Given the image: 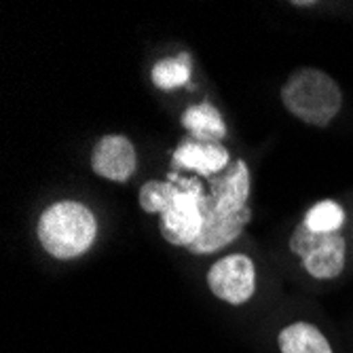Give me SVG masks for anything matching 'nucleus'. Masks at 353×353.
<instances>
[{"mask_svg":"<svg viewBox=\"0 0 353 353\" xmlns=\"http://www.w3.org/2000/svg\"><path fill=\"white\" fill-rule=\"evenodd\" d=\"M205 180L208 192L201 199L203 227L199 237L188 245L192 254L222 250L235 241L252 220V210L248 208L250 170L243 159H235L224 172L208 176Z\"/></svg>","mask_w":353,"mask_h":353,"instance_id":"obj_1","label":"nucleus"},{"mask_svg":"<svg viewBox=\"0 0 353 353\" xmlns=\"http://www.w3.org/2000/svg\"><path fill=\"white\" fill-rule=\"evenodd\" d=\"M205 195L197 176H180L170 172L168 180H148L140 188V208L146 214H159V231L172 245L188 248L201 233V199Z\"/></svg>","mask_w":353,"mask_h":353,"instance_id":"obj_2","label":"nucleus"},{"mask_svg":"<svg viewBox=\"0 0 353 353\" xmlns=\"http://www.w3.org/2000/svg\"><path fill=\"white\" fill-rule=\"evenodd\" d=\"M37 235L45 252L59 261H68L93 245L98 222L87 205L79 201H57L41 214Z\"/></svg>","mask_w":353,"mask_h":353,"instance_id":"obj_3","label":"nucleus"},{"mask_svg":"<svg viewBox=\"0 0 353 353\" xmlns=\"http://www.w3.org/2000/svg\"><path fill=\"white\" fill-rule=\"evenodd\" d=\"M281 102L307 125L326 127L341 110L343 93L339 83L317 68H301L285 81Z\"/></svg>","mask_w":353,"mask_h":353,"instance_id":"obj_4","label":"nucleus"},{"mask_svg":"<svg viewBox=\"0 0 353 353\" xmlns=\"http://www.w3.org/2000/svg\"><path fill=\"white\" fill-rule=\"evenodd\" d=\"M290 252L315 279H334L345 269L347 243L341 233H313L301 222L290 237Z\"/></svg>","mask_w":353,"mask_h":353,"instance_id":"obj_5","label":"nucleus"},{"mask_svg":"<svg viewBox=\"0 0 353 353\" xmlns=\"http://www.w3.org/2000/svg\"><path fill=\"white\" fill-rule=\"evenodd\" d=\"M208 285L216 299L229 305H243L256 290L254 263L245 254L224 256L210 267Z\"/></svg>","mask_w":353,"mask_h":353,"instance_id":"obj_6","label":"nucleus"},{"mask_svg":"<svg viewBox=\"0 0 353 353\" xmlns=\"http://www.w3.org/2000/svg\"><path fill=\"white\" fill-rule=\"evenodd\" d=\"M138 165V157L132 140L125 136H104L95 142L91 152V170L100 178L112 182H127Z\"/></svg>","mask_w":353,"mask_h":353,"instance_id":"obj_7","label":"nucleus"},{"mask_svg":"<svg viewBox=\"0 0 353 353\" xmlns=\"http://www.w3.org/2000/svg\"><path fill=\"white\" fill-rule=\"evenodd\" d=\"M172 163L178 170L195 172L203 178L224 172L231 165L229 150L220 142H197V140H182L172 152Z\"/></svg>","mask_w":353,"mask_h":353,"instance_id":"obj_8","label":"nucleus"},{"mask_svg":"<svg viewBox=\"0 0 353 353\" xmlns=\"http://www.w3.org/2000/svg\"><path fill=\"white\" fill-rule=\"evenodd\" d=\"M182 125L190 132L192 140H197V142L216 144L227 136V123H224L218 108L212 106L210 102L190 106L182 114Z\"/></svg>","mask_w":353,"mask_h":353,"instance_id":"obj_9","label":"nucleus"},{"mask_svg":"<svg viewBox=\"0 0 353 353\" xmlns=\"http://www.w3.org/2000/svg\"><path fill=\"white\" fill-rule=\"evenodd\" d=\"M279 351L281 353H332L330 343L322 330L307 322H296L285 326L279 332Z\"/></svg>","mask_w":353,"mask_h":353,"instance_id":"obj_10","label":"nucleus"},{"mask_svg":"<svg viewBox=\"0 0 353 353\" xmlns=\"http://www.w3.org/2000/svg\"><path fill=\"white\" fill-rule=\"evenodd\" d=\"M152 83L154 87L170 91L188 85L190 79V57L186 53H180L170 59H159L152 66Z\"/></svg>","mask_w":353,"mask_h":353,"instance_id":"obj_11","label":"nucleus"},{"mask_svg":"<svg viewBox=\"0 0 353 353\" xmlns=\"http://www.w3.org/2000/svg\"><path fill=\"white\" fill-rule=\"evenodd\" d=\"M343 222H345V210L332 199H324L315 203L305 214V220H303L305 227L313 233H339Z\"/></svg>","mask_w":353,"mask_h":353,"instance_id":"obj_12","label":"nucleus"}]
</instances>
